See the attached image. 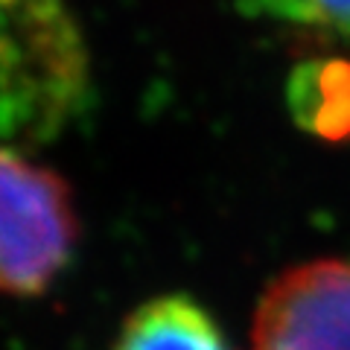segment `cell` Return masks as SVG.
Returning a JSON list of instances; mask_svg holds the SVG:
<instances>
[{
    "instance_id": "cell-3",
    "label": "cell",
    "mask_w": 350,
    "mask_h": 350,
    "mask_svg": "<svg viewBox=\"0 0 350 350\" xmlns=\"http://www.w3.org/2000/svg\"><path fill=\"white\" fill-rule=\"evenodd\" d=\"M251 350H350V262L312 260L262 292Z\"/></svg>"
},
{
    "instance_id": "cell-2",
    "label": "cell",
    "mask_w": 350,
    "mask_h": 350,
    "mask_svg": "<svg viewBox=\"0 0 350 350\" xmlns=\"http://www.w3.org/2000/svg\"><path fill=\"white\" fill-rule=\"evenodd\" d=\"M79 243L73 193L59 172L0 149V292L41 295Z\"/></svg>"
},
{
    "instance_id": "cell-1",
    "label": "cell",
    "mask_w": 350,
    "mask_h": 350,
    "mask_svg": "<svg viewBox=\"0 0 350 350\" xmlns=\"http://www.w3.org/2000/svg\"><path fill=\"white\" fill-rule=\"evenodd\" d=\"M88 94V50L64 0H0V149L50 140Z\"/></svg>"
},
{
    "instance_id": "cell-4",
    "label": "cell",
    "mask_w": 350,
    "mask_h": 350,
    "mask_svg": "<svg viewBox=\"0 0 350 350\" xmlns=\"http://www.w3.org/2000/svg\"><path fill=\"white\" fill-rule=\"evenodd\" d=\"M114 350H228V342L204 306L187 295H163L129 315Z\"/></svg>"
},
{
    "instance_id": "cell-5",
    "label": "cell",
    "mask_w": 350,
    "mask_h": 350,
    "mask_svg": "<svg viewBox=\"0 0 350 350\" xmlns=\"http://www.w3.org/2000/svg\"><path fill=\"white\" fill-rule=\"evenodd\" d=\"M289 108L304 131L327 144L350 140V62H306L289 79Z\"/></svg>"
},
{
    "instance_id": "cell-6",
    "label": "cell",
    "mask_w": 350,
    "mask_h": 350,
    "mask_svg": "<svg viewBox=\"0 0 350 350\" xmlns=\"http://www.w3.org/2000/svg\"><path fill=\"white\" fill-rule=\"evenodd\" d=\"M275 15L350 38V0H262Z\"/></svg>"
}]
</instances>
